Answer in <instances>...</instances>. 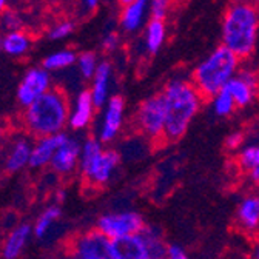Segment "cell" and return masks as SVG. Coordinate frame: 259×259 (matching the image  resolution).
Wrapping results in <instances>:
<instances>
[{
	"mask_svg": "<svg viewBox=\"0 0 259 259\" xmlns=\"http://www.w3.org/2000/svg\"><path fill=\"white\" fill-rule=\"evenodd\" d=\"M165 102V142H176L185 136L202 107L204 97L191 80L173 79L160 91Z\"/></svg>",
	"mask_w": 259,
	"mask_h": 259,
	"instance_id": "obj_1",
	"label": "cell"
},
{
	"mask_svg": "<svg viewBox=\"0 0 259 259\" xmlns=\"http://www.w3.org/2000/svg\"><path fill=\"white\" fill-rule=\"evenodd\" d=\"M259 34V10L250 4L233 2L222 17V45L239 59L253 54Z\"/></svg>",
	"mask_w": 259,
	"mask_h": 259,
	"instance_id": "obj_2",
	"label": "cell"
},
{
	"mask_svg": "<svg viewBox=\"0 0 259 259\" xmlns=\"http://www.w3.org/2000/svg\"><path fill=\"white\" fill-rule=\"evenodd\" d=\"M70 107L65 93L59 88H51L25 108V126L31 135L37 138L62 133L68 125Z\"/></svg>",
	"mask_w": 259,
	"mask_h": 259,
	"instance_id": "obj_3",
	"label": "cell"
},
{
	"mask_svg": "<svg viewBox=\"0 0 259 259\" xmlns=\"http://www.w3.org/2000/svg\"><path fill=\"white\" fill-rule=\"evenodd\" d=\"M239 60L229 48L221 45L193 70L191 82L204 99H211L238 74Z\"/></svg>",
	"mask_w": 259,
	"mask_h": 259,
	"instance_id": "obj_4",
	"label": "cell"
},
{
	"mask_svg": "<svg viewBox=\"0 0 259 259\" xmlns=\"http://www.w3.org/2000/svg\"><path fill=\"white\" fill-rule=\"evenodd\" d=\"M120 162V153L113 148H105L97 138H88L82 142L79 171L85 184L91 187H105L113 179Z\"/></svg>",
	"mask_w": 259,
	"mask_h": 259,
	"instance_id": "obj_5",
	"label": "cell"
},
{
	"mask_svg": "<svg viewBox=\"0 0 259 259\" xmlns=\"http://www.w3.org/2000/svg\"><path fill=\"white\" fill-rule=\"evenodd\" d=\"M136 128L148 141L154 144L165 142V102L160 93L153 94L141 102L135 117Z\"/></svg>",
	"mask_w": 259,
	"mask_h": 259,
	"instance_id": "obj_6",
	"label": "cell"
},
{
	"mask_svg": "<svg viewBox=\"0 0 259 259\" xmlns=\"http://www.w3.org/2000/svg\"><path fill=\"white\" fill-rule=\"evenodd\" d=\"M145 225L147 222L138 210L123 208L101 214L96 221L94 229L108 239L116 241L126 236L139 235Z\"/></svg>",
	"mask_w": 259,
	"mask_h": 259,
	"instance_id": "obj_7",
	"label": "cell"
},
{
	"mask_svg": "<svg viewBox=\"0 0 259 259\" xmlns=\"http://www.w3.org/2000/svg\"><path fill=\"white\" fill-rule=\"evenodd\" d=\"M68 259H114L113 241L96 229L79 233L68 247Z\"/></svg>",
	"mask_w": 259,
	"mask_h": 259,
	"instance_id": "obj_8",
	"label": "cell"
},
{
	"mask_svg": "<svg viewBox=\"0 0 259 259\" xmlns=\"http://www.w3.org/2000/svg\"><path fill=\"white\" fill-rule=\"evenodd\" d=\"M53 88L51 73L44 67H32L25 71L17 87V101L22 107H28L40 96Z\"/></svg>",
	"mask_w": 259,
	"mask_h": 259,
	"instance_id": "obj_9",
	"label": "cell"
},
{
	"mask_svg": "<svg viewBox=\"0 0 259 259\" xmlns=\"http://www.w3.org/2000/svg\"><path fill=\"white\" fill-rule=\"evenodd\" d=\"M125 101L122 96H111L105 107L102 108V116L97 126V139L102 144H111L120 133L123 125Z\"/></svg>",
	"mask_w": 259,
	"mask_h": 259,
	"instance_id": "obj_10",
	"label": "cell"
},
{
	"mask_svg": "<svg viewBox=\"0 0 259 259\" xmlns=\"http://www.w3.org/2000/svg\"><path fill=\"white\" fill-rule=\"evenodd\" d=\"M225 90L233 97L236 108H245L257 96L259 74L251 70H239L238 74L227 83Z\"/></svg>",
	"mask_w": 259,
	"mask_h": 259,
	"instance_id": "obj_11",
	"label": "cell"
},
{
	"mask_svg": "<svg viewBox=\"0 0 259 259\" xmlns=\"http://www.w3.org/2000/svg\"><path fill=\"white\" fill-rule=\"evenodd\" d=\"M80 147H82V142L79 139L68 136L56 150V153L50 162L51 170L62 176L71 175L76 168H79Z\"/></svg>",
	"mask_w": 259,
	"mask_h": 259,
	"instance_id": "obj_12",
	"label": "cell"
},
{
	"mask_svg": "<svg viewBox=\"0 0 259 259\" xmlns=\"http://www.w3.org/2000/svg\"><path fill=\"white\" fill-rule=\"evenodd\" d=\"M236 227L245 235L259 233V191L247 193L239 201L235 213Z\"/></svg>",
	"mask_w": 259,
	"mask_h": 259,
	"instance_id": "obj_13",
	"label": "cell"
},
{
	"mask_svg": "<svg viewBox=\"0 0 259 259\" xmlns=\"http://www.w3.org/2000/svg\"><path fill=\"white\" fill-rule=\"evenodd\" d=\"M96 110L97 107L93 102L90 90H82L80 93H77L73 105L70 107V119H68L70 128L80 132V130L90 126L94 119Z\"/></svg>",
	"mask_w": 259,
	"mask_h": 259,
	"instance_id": "obj_14",
	"label": "cell"
},
{
	"mask_svg": "<svg viewBox=\"0 0 259 259\" xmlns=\"http://www.w3.org/2000/svg\"><path fill=\"white\" fill-rule=\"evenodd\" d=\"M68 138V135L62 132L53 136L39 138L36 144H32L31 148V157H29V167L31 168H44L50 165V162L59 148V145Z\"/></svg>",
	"mask_w": 259,
	"mask_h": 259,
	"instance_id": "obj_15",
	"label": "cell"
},
{
	"mask_svg": "<svg viewBox=\"0 0 259 259\" xmlns=\"http://www.w3.org/2000/svg\"><path fill=\"white\" fill-rule=\"evenodd\" d=\"M111 74H113V68L111 63L104 60L99 62V67H97V71L94 74V77L91 79V97L93 102L97 108H104L105 104L110 99V82H111Z\"/></svg>",
	"mask_w": 259,
	"mask_h": 259,
	"instance_id": "obj_16",
	"label": "cell"
},
{
	"mask_svg": "<svg viewBox=\"0 0 259 259\" xmlns=\"http://www.w3.org/2000/svg\"><path fill=\"white\" fill-rule=\"evenodd\" d=\"M113 253L114 259H151L141 233L113 241Z\"/></svg>",
	"mask_w": 259,
	"mask_h": 259,
	"instance_id": "obj_17",
	"label": "cell"
},
{
	"mask_svg": "<svg viewBox=\"0 0 259 259\" xmlns=\"http://www.w3.org/2000/svg\"><path fill=\"white\" fill-rule=\"evenodd\" d=\"M32 236V227L28 224H20L8 233L4 247H2V257L4 259H17L23 250L26 248L29 239Z\"/></svg>",
	"mask_w": 259,
	"mask_h": 259,
	"instance_id": "obj_18",
	"label": "cell"
},
{
	"mask_svg": "<svg viewBox=\"0 0 259 259\" xmlns=\"http://www.w3.org/2000/svg\"><path fill=\"white\" fill-rule=\"evenodd\" d=\"M150 8L148 0H136V2L122 7L120 13V26L125 32H135L138 31L147 16V10Z\"/></svg>",
	"mask_w": 259,
	"mask_h": 259,
	"instance_id": "obj_19",
	"label": "cell"
},
{
	"mask_svg": "<svg viewBox=\"0 0 259 259\" xmlns=\"http://www.w3.org/2000/svg\"><path fill=\"white\" fill-rule=\"evenodd\" d=\"M141 236L148 248L151 259H167L170 244L167 242L164 233H162V230L157 225L147 224L141 232Z\"/></svg>",
	"mask_w": 259,
	"mask_h": 259,
	"instance_id": "obj_20",
	"label": "cell"
},
{
	"mask_svg": "<svg viewBox=\"0 0 259 259\" xmlns=\"http://www.w3.org/2000/svg\"><path fill=\"white\" fill-rule=\"evenodd\" d=\"M31 50V37L25 31L5 32L0 37V53L10 57H22Z\"/></svg>",
	"mask_w": 259,
	"mask_h": 259,
	"instance_id": "obj_21",
	"label": "cell"
},
{
	"mask_svg": "<svg viewBox=\"0 0 259 259\" xmlns=\"http://www.w3.org/2000/svg\"><path fill=\"white\" fill-rule=\"evenodd\" d=\"M31 148L32 144L28 139H19L13 144L5 160V168L8 173H17L25 167H29Z\"/></svg>",
	"mask_w": 259,
	"mask_h": 259,
	"instance_id": "obj_22",
	"label": "cell"
},
{
	"mask_svg": "<svg viewBox=\"0 0 259 259\" xmlns=\"http://www.w3.org/2000/svg\"><path fill=\"white\" fill-rule=\"evenodd\" d=\"M62 216V207L57 204H51L50 207H47L37 218L36 224L32 225V236L37 238V239H45L53 227L56 225V222L60 219Z\"/></svg>",
	"mask_w": 259,
	"mask_h": 259,
	"instance_id": "obj_23",
	"label": "cell"
},
{
	"mask_svg": "<svg viewBox=\"0 0 259 259\" xmlns=\"http://www.w3.org/2000/svg\"><path fill=\"white\" fill-rule=\"evenodd\" d=\"M77 62V54L73 50H59L54 51L51 54H48L44 62H42V67L53 73V71H62V70H67L70 67Z\"/></svg>",
	"mask_w": 259,
	"mask_h": 259,
	"instance_id": "obj_24",
	"label": "cell"
},
{
	"mask_svg": "<svg viewBox=\"0 0 259 259\" xmlns=\"http://www.w3.org/2000/svg\"><path fill=\"white\" fill-rule=\"evenodd\" d=\"M165 40V23L164 20L151 19L145 29V48L148 53L156 54Z\"/></svg>",
	"mask_w": 259,
	"mask_h": 259,
	"instance_id": "obj_25",
	"label": "cell"
},
{
	"mask_svg": "<svg viewBox=\"0 0 259 259\" xmlns=\"http://www.w3.org/2000/svg\"><path fill=\"white\" fill-rule=\"evenodd\" d=\"M236 164L244 173L253 168H257L259 167V142L245 144L236 154Z\"/></svg>",
	"mask_w": 259,
	"mask_h": 259,
	"instance_id": "obj_26",
	"label": "cell"
},
{
	"mask_svg": "<svg viewBox=\"0 0 259 259\" xmlns=\"http://www.w3.org/2000/svg\"><path fill=\"white\" fill-rule=\"evenodd\" d=\"M236 110V104L233 97L229 94L225 88L219 91L214 97H211V111L218 117H229Z\"/></svg>",
	"mask_w": 259,
	"mask_h": 259,
	"instance_id": "obj_27",
	"label": "cell"
},
{
	"mask_svg": "<svg viewBox=\"0 0 259 259\" xmlns=\"http://www.w3.org/2000/svg\"><path fill=\"white\" fill-rule=\"evenodd\" d=\"M77 70L80 73V76L87 80H91L97 71V67H99V60H97V56L91 51H85L82 54L77 56Z\"/></svg>",
	"mask_w": 259,
	"mask_h": 259,
	"instance_id": "obj_28",
	"label": "cell"
},
{
	"mask_svg": "<svg viewBox=\"0 0 259 259\" xmlns=\"http://www.w3.org/2000/svg\"><path fill=\"white\" fill-rule=\"evenodd\" d=\"M0 25L5 29V32L11 31H22L23 28V19L17 11L13 10H5L4 13H0Z\"/></svg>",
	"mask_w": 259,
	"mask_h": 259,
	"instance_id": "obj_29",
	"label": "cell"
},
{
	"mask_svg": "<svg viewBox=\"0 0 259 259\" xmlns=\"http://www.w3.org/2000/svg\"><path fill=\"white\" fill-rule=\"evenodd\" d=\"M73 31H74V23L70 22V20H63V22L56 23V25L50 29L48 37H50L51 40H62V39H67Z\"/></svg>",
	"mask_w": 259,
	"mask_h": 259,
	"instance_id": "obj_30",
	"label": "cell"
},
{
	"mask_svg": "<svg viewBox=\"0 0 259 259\" xmlns=\"http://www.w3.org/2000/svg\"><path fill=\"white\" fill-rule=\"evenodd\" d=\"M170 7V0H150V14L151 19L164 20Z\"/></svg>",
	"mask_w": 259,
	"mask_h": 259,
	"instance_id": "obj_31",
	"label": "cell"
},
{
	"mask_svg": "<svg viewBox=\"0 0 259 259\" xmlns=\"http://www.w3.org/2000/svg\"><path fill=\"white\" fill-rule=\"evenodd\" d=\"M225 148L229 151H239L245 145V135L242 132H233L225 138Z\"/></svg>",
	"mask_w": 259,
	"mask_h": 259,
	"instance_id": "obj_32",
	"label": "cell"
},
{
	"mask_svg": "<svg viewBox=\"0 0 259 259\" xmlns=\"http://www.w3.org/2000/svg\"><path fill=\"white\" fill-rule=\"evenodd\" d=\"M119 44H120V37H119L117 32H114V31L107 32L105 37L102 39V47L107 51H114L119 47Z\"/></svg>",
	"mask_w": 259,
	"mask_h": 259,
	"instance_id": "obj_33",
	"label": "cell"
},
{
	"mask_svg": "<svg viewBox=\"0 0 259 259\" xmlns=\"http://www.w3.org/2000/svg\"><path fill=\"white\" fill-rule=\"evenodd\" d=\"M167 259H191V257L187 253V250L184 247H181L179 244H170Z\"/></svg>",
	"mask_w": 259,
	"mask_h": 259,
	"instance_id": "obj_34",
	"label": "cell"
},
{
	"mask_svg": "<svg viewBox=\"0 0 259 259\" xmlns=\"http://www.w3.org/2000/svg\"><path fill=\"white\" fill-rule=\"evenodd\" d=\"M245 175H247L248 182H250L253 187L259 188V167H257V168H253V170H250V171H247Z\"/></svg>",
	"mask_w": 259,
	"mask_h": 259,
	"instance_id": "obj_35",
	"label": "cell"
},
{
	"mask_svg": "<svg viewBox=\"0 0 259 259\" xmlns=\"http://www.w3.org/2000/svg\"><path fill=\"white\" fill-rule=\"evenodd\" d=\"M56 199H54V204H57V205H60L63 201H65V198H67V193H65V190H57V193H56V196H54Z\"/></svg>",
	"mask_w": 259,
	"mask_h": 259,
	"instance_id": "obj_36",
	"label": "cell"
},
{
	"mask_svg": "<svg viewBox=\"0 0 259 259\" xmlns=\"http://www.w3.org/2000/svg\"><path fill=\"white\" fill-rule=\"evenodd\" d=\"M82 4L87 10H94L97 5H99V0H82Z\"/></svg>",
	"mask_w": 259,
	"mask_h": 259,
	"instance_id": "obj_37",
	"label": "cell"
},
{
	"mask_svg": "<svg viewBox=\"0 0 259 259\" xmlns=\"http://www.w3.org/2000/svg\"><path fill=\"white\" fill-rule=\"evenodd\" d=\"M233 2H242V4H250L259 10V0H233Z\"/></svg>",
	"mask_w": 259,
	"mask_h": 259,
	"instance_id": "obj_38",
	"label": "cell"
},
{
	"mask_svg": "<svg viewBox=\"0 0 259 259\" xmlns=\"http://www.w3.org/2000/svg\"><path fill=\"white\" fill-rule=\"evenodd\" d=\"M253 259H259V242H256L253 247Z\"/></svg>",
	"mask_w": 259,
	"mask_h": 259,
	"instance_id": "obj_39",
	"label": "cell"
},
{
	"mask_svg": "<svg viewBox=\"0 0 259 259\" xmlns=\"http://www.w3.org/2000/svg\"><path fill=\"white\" fill-rule=\"evenodd\" d=\"M8 4H10V0H0V13H4L7 10Z\"/></svg>",
	"mask_w": 259,
	"mask_h": 259,
	"instance_id": "obj_40",
	"label": "cell"
},
{
	"mask_svg": "<svg viewBox=\"0 0 259 259\" xmlns=\"http://www.w3.org/2000/svg\"><path fill=\"white\" fill-rule=\"evenodd\" d=\"M133 2H136V0H119V4H120L122 7L130 5V4H133Z\"/></svg>",
	"mask_w": 259,
	"mask_h": 259,
	"instance_id": "obj_41",
	"label": "cell"
}]
</instances>
